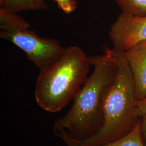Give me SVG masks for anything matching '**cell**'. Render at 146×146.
I'll return each mask as SVG.
<instances>
[{
    "instance_id": "2",
    "label": "cell",
    "mask_w": 146,
    "mask_h": 146,
    "mask_svg": "<svg viewBox=\"0 0 146 146\" xmlns=\"http://www.w3.org/2000/svg\"><path fill=\"white\" fill-rule=\"evenodd\" d=\"M117 68L105 96L104 122L100 131L86 140L64 143L67 146H104L131 133L140 122L137 110L135 85L124 52L113 49Z\"/></svg>"
},
{
    "instance_id": "4",
    "label": "cell",
    "mask_w": 146,
    "mask_h": 146,
    "mask_svg": "<svg viewBox=\"0 0 146 146\" xmlns=\"http://www.w3.org/2000/svg\"><path fill=\"white\" fill-rule=\"evenodd\" d=\"M0 37L22 50L40 71L50 67L66 48L57 40L38 36L22 17L0 8Z\"/></svg>"
},
{
    "instance_id": "10",
    "label": "cell",
    "mask_w": 146,
    "mask_h": 146,
    "mask_svg": "<svg viewBox=\"0 0 146 146\" xmlns=\"http://www.w3.org/2000/svg\"><path fill=\"white\" fill-rule=\"evenodd\" d=\"M137 110L140 119V133L143 143L146 146V98L137 101Z\"/></svg>"
},
{
    "instance_id": "3",
    "label": "cell",
    "mask_w": 146,
    "mask_h": 146,
    "mask_svg": "<svg viewBox=\"0 0 146 146\" xmlns=\"http://www.w3.org/2000/svg\"><path fill=\"white\" fill-rule=\"evenodd\" d=\"M92 64L79 47H67L48 68L40 71L35 88V98L42 110L56 113L73 100L88 78Z\"/></svg>"
},
{
    "instance_id": "9",
    "label": "cell",
    "mask_w": 146,
    "mask_h": 146,
    "mask_svg": "<svg viewBox=\"0 0 146 146\" xmlns=\"http://www.w3.org/2000/svg\"><path fill=\"white\" fill-rule=\"evenodd\" d=\"M104 146H146L143 143L140 133V122L127 135L117 141Z\"/></svg>"
},
{
    "instance_id": "7",
    "label": "cell",
    "mask_w": 146,
    "mask_h": 146,
    "mask_svg": "<svg viewBox=\"0 0 146 146\" xmlns=\"http://www.w3.org/2000/svg\"><path fill=\"white\" fill-rule=\"evenodd\" d=\"M47 8L45 0H0V8L16 14L23 11H43Z\"/></svg>"
},
{
    "instance_id": "1",
    "label": "cell",
    "mask_w": 146,
    "mask_h": 146,
    "mask_svg": "<svg viewBox=\"0 0 146 146\" xmlns=\"http://www.w3.org/2000/svg\"><path fill=\"white\" fill-rule=\"evenodd\" d=\"M90 60L93 72L74 96L68 113L53 125L54 134L64 143L88 139L104 125V98L115 78L117 63L113 49L108 48Z\"/></svg>"
},
{
    "instance_id": "6",
    "label": "cell",
    "mask_w": 146,
    "mask_h": 146,
    "mask_svg": "<svg viewBox=\"0 0 146 146\" xmlns=\"http://www.w3.org/2000/svg\"><path fill=\"white\" fill-rule=\"evenodd\" d=\"M131 67L137 101L146 98V40L137 42L124 52Z\"/></svg>"
},
{
    "instance_id": "8",
    "label": "cell",
    "mask_w": 146,
    "mask_h": 146,
    "mask_svg": "<svg viewBox=\"0 0 146 146\" xmlns=\"http://www.w3.org/2000/svg\"><path fill=\"white\" fill-rule=\"evenodd\" d=\"M122 13L132 15L146 14V0H115Z\"/></svg>"
},
{
    "instance_id": "5",
    "label": "cell",
    "mask_w": 146,
    "mask_h": 146,
    "mask_svg": "<svg viewBox=\"0 0 146 146\" xmlns=\"http://www.w3.org/2000/svg\"><path fill=\"white\" fill-rule=\"evenodd\" d=\"M108 36L113 49L121 52L146 40V14L135 16L121 12L110 27Z\"/></svg>"
},
{
    "instance_id": "11",
    "label": "cell",
    "mask_w": 146,
    "mask_h": 146,
    "mask_svg": "<svg viewBox=\"0 0 146 146\" xmlns=\"http://www.w3.org/2000/svg\"><path fill=\"white\" fill-rule=\"evenodd\" d=\"M58 7L67 14H70L77 8L76 0H54Z\"/></svg>"
}]
</instances>
